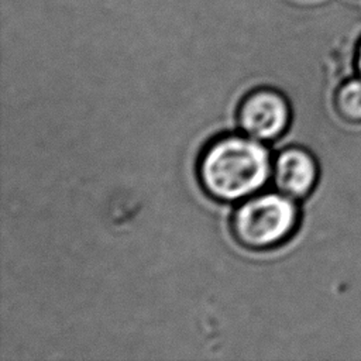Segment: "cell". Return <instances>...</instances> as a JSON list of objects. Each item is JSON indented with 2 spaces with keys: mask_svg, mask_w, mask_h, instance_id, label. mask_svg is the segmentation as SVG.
<instances>
[{
  "mask_svg": "<svg viewBox=\"0 0 361 361\" xmlns=\"http://www.w3.org/2000/svg\"><path fill=\"white\" fill-rule=\"evenodd\" d=\"M314 157L302 147H289L281 151L272 162V182L278 192L290 197L307 196L317 180Z\"/></svg>",
  "mask_w": 361,
  "mask_h": 361,
  "instance_id": "277c9868",
  "label": "cell"
},
{
  "mask_svg": "<svg viewBox=\"0 0 361 361\" xmlns=\"http://www.w3.org/2000/svg\"><path fill=\"white\" fill-rule=\"evenodd\" d=\"M271 173L268 149L248 135L219 137L204 147L197 161L202 188L221 202L250 197L267 183Z\"/></svg>",
  "mask_w": 361,
  "mask_h": 361,
  "instance_id": "6da1fadb",
  "label": "cell"
},
{
  "mask_svg": "<svg viewBox=\"0 0 361 361\" xmlns=\"http://www.w3.org/2000/svg\"><path fill=\"white\" fill-rule=\"evenodd\" d=\"M298 223V207L281 192L245 199L233 213L231 233L248 250H269L290 237Z\"/></svg>",
  "mask_w": 361,
  "mask_h": 361,
  "instance_id": "7a4b0ae2",
  "label": "cell"
},
{
  "mask_svg": "<svg viewBox=\"0 0 361 361\" xmlns=\"http://www.w3.org/2000/svg\"><path fill=\"white\" fill-rule=\"evenodd\" d=\"M338 114L348 121L361 120V78L345 82L336 93Z\"/></svg>",
  "mask_w": 361,
  "mask_h": 361,
  "instance_id": "5b68a950",
  "label": "cell"
},
{
  "mask_svg": "<svg viewBox=\"0 0 361 361\" xmlns=\"http://www.w3.org/2000/svg\"><path fill=\"white\" fill-rule=\"evenodd\" d=\"M355 66H357V71L361 76V42L358 44L357 47V51H355Z\"/></svg>",
  "mask_w": 361,
  "mask_h": 361,
  "instance_id": "8992f818",
  "label": "cell"
},
{
  "mask_svg": "<svg viewBox=\"0 0 361 361\" xmlns=\"http://www.w3.org/2000/svg\"><path fill=\"white\" fill-rule=\"evenodd\" d=\"M289 120L288 100L271 87H259L247 93L237 110L240 128L258 141H271L282 135Z\"/></svg>",
  "mask_w": 361,
  "mask_h": 361,
  "instance_id": "3957f363",
  "label": "cell"
}]
</instances>
